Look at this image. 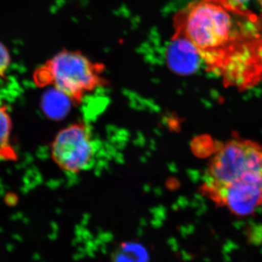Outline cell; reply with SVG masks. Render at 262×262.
I'll use <instances>...</instances> for the list:
<instances>
[{
	"mask_svg": "<svg viewBox=\"0 0 262 262\" xmlns=\"http://www.w3.org/2000/svg\"><path fill=\"white\" fill-rule=\"evenodd\" d=\"M11 62L9 51L4 45L0 42V84L5 80L6 73Z\"/></svg>",
	"mask_w": 262,
	"mask_h": 262,
	"instance_id": "cell-8",
	"label": "cell"
},
{
	"mask_svg": "<svg viewBox=\"0 0 262 262\" xmlns=\"http://www.w3.org/2000/svg\"><path fill=\"white\" fill-rule=\"evenodd\" d=\"M246 183L262 184V146L237 139L224 143L210 160L201 187L203 195Z\"/></svg>",
	"mask_w": 262,
	"mask_h": 262,
	"instance_id": "cell-2",
	"label": "cell"
},
{
	"mask_svg": "<svg viewBox=\"0 0 262 262\" xmlns=\"http://www.w3.org/2000/svg\"><path fill=\"white\" fill-rule=\"evenodd\" d=\"M13 122L7 105L0 104V161L15 162L18 156L11 142Z\"/></svg>",
	"mask_w": 262,
	"mask_h": 262,
	"instance_id": "cell-6",
	"label": "cell"
},
{
	"mask_svg": "<svg viewBox=\"0 0 262 262\" xmlns=\"http://www.w3.org/2000/svg\"><path fill=\"white\" fill-rule=\"evenodd\" d=\"M259 207H261V209H262V196H261V203H260V206Z\"/></svg>",
	"mask_w": 262,
	"mask_h": 262,
	"instance_id": "cell-11",
	"label": "cell"
},
{
	"mask_svg": "<svg viewBox=\"0 0 262 262\" xmlns=\"http://www.w3.org/2000/svg\"><path fill=\"white\" fill-rule=\"evenodd\" d=\"M174 26L227 87L246 90L261 80V17L244 5L196 0L177 13Z\"/></svg>",
	"mask_w": 262,
	"mask_h": 262,
	"instance_id": "cell-1",
	"label": "cell"
},
{
	"mask_svg": "<svg viewBox=\"0 0 262 262\" xmlns=\"http://www.w3.org/2000/svg\"><path fill=\"white\" fill-rule=\"evenodd\" d=\"M258 3H259L260 5H261V9H262V0H258Z\"/></svg>",
	"mask_w": 262,
	"mask_h": 262,
	"instance_id": "cell-10",
	"label": "cell"
},
{
	"mask_svg": "<svg viewBox=\"0 0 262 262\" xmlns=\"http://www.w3.org/2000/svg\"><path fill=\"white\" fill-rule=\"evenodd\" d=\"M170 70L180 75H189L198 68L202 61L198 50L189 39L174 34L165 52Z\"/></svg>",
	"mask_w": 262,
	"mask_h": 262,
	"instance_id": "cell-5",
	"label": "cell"
},
{
	"mask_svg": "<svg viewBox=\"0 0 262 262\" xmlns=\"http://www.w3.org/2000/svg\"><path fill=\"white\" fill-rule=\"evenodd\" d=\"M232 1L234 2V3H238V4L244 5V3L246 2L249 1V0H232Z\"/></svg>",
	"mask_w": 262,
	"mask_h": 262,
	"instance_id": "cell-9",
	"label": "cell"
},
{
	"mask_svg": "<svg viewBox=\"0 0 262 262\" xmlns=\"http://www.w3.org/2000/svg\"><path fill=\"white\" fill-rule=\"evenodd\" d=\"M97 144L87 125L72 124L59 131L51 146L53 161L61 170L80 173L92 166Z\"/></svg>",
	"mask_w": 262,
	"mask_h": 262,
	"instance_id": "cell-4",
	"label": "cell"
},
{
	"mask_svg": "<svg viewBox=\"0 0 262 262\" xmlns=\"http://www.w3.org/2000/svg\"><path fill=\"white\" fill-rule=\"evenodd\" d=\"M103 65L90 61L80 52L63 50L37 69L33 75L39 87L51 85L71 101L80 102L88 94L104 85Z\"/></svg>",
	"mask_w": 262,
	"mask_h": 262,
	"instance_id": "cell-3",
	"label": "cell"
},
{
	"mask_svg": "<svg viewBox=\"0 0 262 262\" xmlns=\"http://www.w3.org/2000/svg\"><path fill=\"white\" fill-rule=\"evenodd\" d=\"M68 100L70 101L64 95L56 91V94H51L49 97H47L46 101V110L53 117L61 116L67 111Z\"/></svg>",
	"mask_w": 262,
	"mask_h": 262,
	"instance_id": "cell-7",
	"label": "cell"
}]
</instances>
